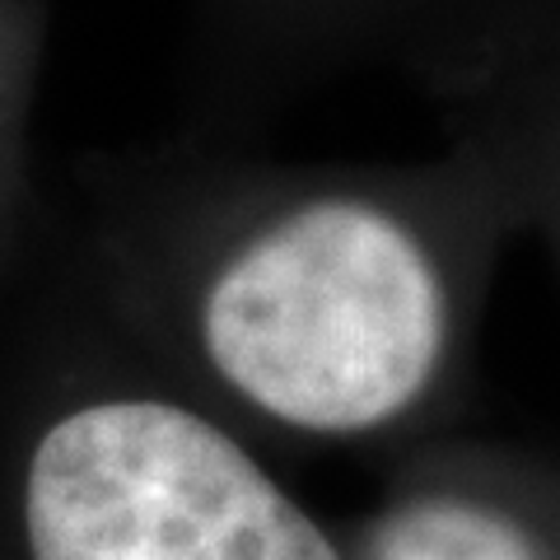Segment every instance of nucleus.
I'll use <instances>...</instances> for the list:
<instances>
[{
	"instance_id": "nucleus-4",
	"label": "nucleus",
	"mask_w": 560,
	"mask_h": 560,
	"mask_svg": "<svg viewBox=\"0 0 560 560\" xmlns=\"http://www.w3.org/2000/svg\"><path fill=\"white\" fill-rule=\"evenodd\" d=\"M350 560H560V537L504 486L416 477L355 528Z\"/></svg>"
},
{
	"instance_id": "nucleus-3",
	"label": "nucleus",
	"mask_w": 560,
	"mask_h": 560,
	"mask_svg": "<svg viewBox=\"0 0 560 560\" xmlns=\"http://www.w3.org/2000/svg\"><path fill=\"white\" fill-rule=\"evenodd\" d=\"M248 57L370 66L463 113L560 51V0H230Z\"/></svg>"
},
{
	"instance_id": "nucleus-1",
	"label": "nucleus",
	"mask_w": 560,
	"mask_h": 560,
	"mask_svg": "<svg viewBox=\"0 0 560 560\" xmlns=\"http://www.w3.org/2000/svg\"><path fill=\"white\" fill-rule=\"evenodd\" d=\"M514 238L528 206L481 127L407 164L248 160L197 187L164 308L215 401L294 440L360 444L448 397Z\"/></svg>"
},
{
	"instance_id": "nucleus-2",
	"label": "nucleus",
	"mask_w": 560,
	"mask_h": 560,
	"mask_svg": "<svg viewBox=\"0 0 560 560\" xmlns=\"http://www.w3.org/2000/svg\"><path fill=\"white\" fill-rule=\"evenodd\" d=\"M28 560H350L253 444L187 397L103 393L38 430Z\"/></svg>"
}]
</instances>
